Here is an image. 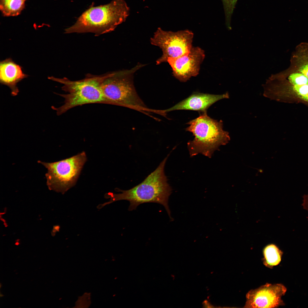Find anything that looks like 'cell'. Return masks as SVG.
<instances>
[{
	"label": "cell",
	"mask_w": 308,
	"mask_h": 308,
	"mask_svg": "<svg viewBox=\"0 0 308 308\" xmlns=\"http://www.w3.org/2000/svg\"><path fill=\"white\" fill-rule=\"evenodd\" d=\"M168 155L160 163L156 169L150 174L141 183L129 190H122L116 188L121 192L119 194L109 193L105 195L106 198H110L109 202L100 204L102 208L113 202L122 200L129 202L128 210H135L141 204L154 202L163 205L170 219L172 218L168 205L169 197L172 189L167 182L164 173V167Z\"/></svg>",
	"instance_id": "6da1fadb"
},
{
	"label": "cell",
	"mask_w": 308,
	"mask_h": 308,
	"mask_svg": "<svg viewBox=\"0 0 308 308\" xmlns=\"http://www.w3.org/2000/svg\"><path fill=\"white\" fill-rule=\"evenodd\" d=\"M129 11L124 0H112L106 5L91 6L65 29V33H91L98 36L111 32L125 21Z\"/></svg>",
	"instance_id": "7a4b0ae2"
},
{
	"label": "cell",
	"mask_w": 308,
	"mask_h": 308,
	"mask_svg": "<svg viewBox=\"0 0 308 308\" xmlns=\"http://www.w3.org/2000/svg\"><path fill=\"white\" fill-rule=\"evenodd\" d=\"M143 66L138 64L130 70L108 73L102 88L108 104L126 107L148 116L150 113H157V110L146 106L138 95L134 84V73Z\"/></svg>",
	"instance_id": "3957f363"
},
{
	"label": "cell",
	"mask_w": 308,
	"mask_h": 308,
	"mask_svg": "<svg viewBox=\"0 0 308 308\" xmlns=\"http://www.w3.org/2000/svg\"><path fill=\"white\" fill-rule=\"evenodd\" d=\"M108 74L102 75H87L82 80L72 81L64 77L59 78L52 76L50 80L63 84L62 89L66 94H57L64 99V104L61 106L51 108L60 116L75 107L90 104H108L104 96L102 88L103 81Z\"/></svg>",
	"instance_id": "277c9868"
},
{
	"label": "cell",
	"mask_w": 308,
	"mask_h": 308,
	"mask_svg": "<svg viewBox=\"0 0 308 308\" xmlns=\"http://www.w3.org/2000/svg\"><path fill=\"white\" fill-rule=\"evenodd\" d=\"M189 126L185 130L192 133L194 139L187 143L191 157L201 154L209 158L220 146L225 145L230 139L228 132L223 129V122L213 119L207 112L201 113L199 117L189 121Z\"/></svg>",
	"instance_id": "5b68a950"
},
{
	"label": "cell",
	"mask_w": 308,
	"mask_h": 308,
	"mask_svg": "<svg viewBox=\"0 0 308 308\" xmlns=\"http://www.w3.org/2000/svg\"><path fill=\"white\" fill-rule=\"evenodd\" d=\"M87 159L86 153L83 151L57 162H38L47 169L45 177L49 189L64 194L75 185Z\"/></svg>",
	"instance_id": "8992f818"
},
{
	"label": "cell",
	"mask_w": 308,
	"mask_h": 308,
	"mask_svg": "<svg viewBox=\"0 0 308 308\" xmlns=\"http://www.w3.org/2000/svg\"><path fill=\"white\" fill-rule=\"evenodd\" d=\"M193 33L188 30L166 31L158 28L150 39L153 45L161 48L163 54L156 64L167 62L169 58L178 57L189 53L193 47Z\"/></svg>",
	"instance_id": "52a82bcc"
},
{
	"label": "cell",
	"mask_w": 308,
	"mask_h": 308,
	"mask_svg": "<svg viewBox=\"0 0 308 308\" xmlns=\"http://www.w3.org/2000/svg\"><path fill=\"white\" fill-rule=\"evenodd\" d=\"M287 291L281 284L266 283L250 290L246 295L244 308H276L284 305L281 297Z\"/></svg>",
	"instance_id": "ba28073f"
},
{
	"label": "cell",
	"mask_w": 308,
	"mask_h": 308,
	"mask_svg": "<svg viewBox=\"0 0 308 308\" xmlns=\"http://www.w3.org/2000/svg\"><path fill=\"white\" fill-rule=\"evenodd\" d=\"M205 57L203 49L193 46L189 53L178 57L169 58L167 62L171 68L173 76L181 82H185L198 74Z\"/></svg>",
	"instance_id": "9c48e42d"
},
{
	"label": "cell",
	"mask_w": 308,
	"mask_h": 308,
	"mask_svg": "<svg viewBox=\"0 0 308 308\" xmlns=\"http://www.w3.org/2000/svg\"><path fill=\"white\" fill-rule=\"evenodd\" d=\"M229 98L228 92L220 95L196 92L172 107L164 110L166 114L170 111L181 110L197 111L200 114L206 112L208 108L216 102Z\"/></svg>",
	"instance_id": "30bf717a"
},
{
	"label": "cell",
	"mask_w": 308,
	"mask_h": 308,
	"mask_svg": "<svg viewBox=\"0 0 308 308\" xmlns=\"http://www.w3.org/2000/svg\"><path fill=\"white\" fill-rule=\"evenodd\" d=\"M28 75L23 73L22 67L15 63L11 58L0 62V82L10 89L11 95L17 96L19 92L17 84Z\"/></svg>",
	"instance_id": "8fae6325"
},
{
	"label": "cell",
	"mask_w": 308,
	"mask_h": 308,
	"mask_svg": "<svg viewBox=\"0 0 308 308\" xmlns=\"http://www.w3.org/2000/svg\"><path fill=\"white\" fill-rule=\"evenodd\" d=\"M262 261L266 267L271 269L281 261L283 252L275 245L271 244L266 246L263 250Z\"/></svg>",
	"instance_id": "7c38bea8"
},
{
	"label": "cell",
	"mask_w": 308,
	"mask_h": 308,
	"mask_svg": "<svg viewBox=\"0 0 308 308\" xmlns=\"http://www.w3.org/2000/svg\"><path fill=\"white\" fill-rule=\"evenodd\" d=\"M26 0H0V9L4 16L19 15L25 8Z\"/></svg>",
	"instance_id": "4fadbf2b"
},
{
	"label": "cell",
	"mask_w": 308,
	"mask_h": 308,
	"mask_svg": "<svg viewBox=\"0 0 308 308\" xmlns=\"http://www.w3.org/2000/svg\"><path fill=\"white\" fill-rule=\"evenodd\" d=\"M238 0H222L226 25L229 28L232 16Z\"/></svg>",
	"instance_id": "5bb4252c"
},
{
	"label": "cell",
	"mask_w": 308,
	"mask_h": 308,
	"mask_svg": "<svg viewBox=\"0 0 308 308\" xmlns=\"http://www.w3.org/2000/svg\"><path fill=\"white\" fill-rule=\"evenodd\" d=\"M288 79L293 85H308V78L301 73H292L289 75Z\"/></svg>",
	"instance_id": "9a60e30c"
},
{
	"label": "cell",
	"mask_w": 308,
	"mask_h": 308,
	"mask_svg": "<svg viewBox=\"0 0 308 308\" xmlns=\"http://www.w3.org/2000/svg\"><path fill=\"white\" fill-rule=\"evenodd\" d=\"M292 88L294 93L299 98L308 102V85H293Z\"/></svg>",
	"instance_id": "2e32d148"
},
{
	"label": "cell",
	"mask_w": 308,
	"mask_h": 308,
	"mask_svg": "<svg viewBox=\"0 0 308 308\" xmlns=\"http://www.w3.org/2000/svg\"><path fill=\"white\" fill-rule=\"evenodd\" d=\"M301 64L298 68V71L308 78V61Z\"/></svg>",
	"instance_id": "e0dca14e"
},
{
	"label": "cell",
	"mask_w": 308,
	"mask_h": 308,
	"mask_svg": "<svg viewBox=\"0 0 308 308\" xmlns=\"http://www.w3.org/2000/svg\"><path fill=\"white\" fill-rule=\"evenodd\" d=\"M304 208L308 212V201L305 204Z\"/></svg>",
	"instance_id": "ac0fdd59"
}]
</instances>
